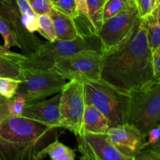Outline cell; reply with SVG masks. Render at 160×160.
<instances>
[{"mask_svg": "<svg viewBox=\"0 0 160 160\" xmlns=\"http://www.w3.org/2000/svg\"><path fill=\"white\" fill-rule=\"evenodd\" d=\"M0 18L7 23L15 34L22 54L28 56L34 52L42 44L35 34L30 33L23 27L16 0H0Z\"/></svg>", "mask_w": 160, "mask_h": 160, "instance_id": "obj_11", "label": "cell"}, {"mask_svg": "<svg viewBox=\"0 0 160 160\" xmlns=\"http://www.w3.org/2000/svg\"><path fill=\"white\" fill-rule=\"evenodd\" d=\"M134 160H160L159 145L146 147L134 156Z\"/></svg>", "mask_w": 160, "mask_h": 160, "instance_id": "obj_28", "label": "cell"}, {"mask_svg": "<svg viewBox=\"0 0 160 160\" xmlns=\"http://www.w3.org/2000/svg\"><path fill=\"white\" fill-rule=\"evenodd\" d=\"M60 93L59 128L69 130L75 136L81 135L83 116L86 106L82 80H70Z\"/></svg>", "mask_w": 160, "mask_h": 160, "instance_id": "obj_7", "label": "cell"}, {"mask_svg": "<svg viewBox=\"0 0 160 160\" xmlns=\"http://www.w3.org/2000/svg\"><path fill=\"white\" fill-rule=\"evenodd\" d=\"M51 1H52V4H53V5H54V4H55V3H56V0H51Z\"/></svg>", "mask_w": 160, "mask_h": 160, "instance_id": "obj_34", "label": "cell"}, {"mask_svg": "<svg viewBox=\"0 0 160 160\" xmlns=\"http://www.w3.org/2000/svg\"><path fill=\"white\" fill-rule=\"evenodd\" d=\"M109 128L107 118L97 108L92 105H86L83 116V134H106Z\"/></svg>", "mask_w": 160, "mask_h": 160, "instance_id": "obj_16", "label": "cell"}, {"mask_svg": "<svg viewBox=\"0 0 160 160\" xmlns=\"http://www.w3.org/2000/svg\"><path fill=\"white\" fill-rule=\"evenodd\" d=\"M67 81L52 69L24 68L17 93L23 95L26 104L35 102L61 92Z\"/></svg>", "mask_w": 160, "mask_h": 160, "instance_id": "obj_6", "label": "cell"}, {"mask_svg": "<svg viewBox=\"0 0 160 160\" xmlns=\"http://www.w3.org/2000/svg\"><path fill=\"white\" fill-rule=\"evenodd\" d=\"M0 34L4 39V45H2L4 49L10 50V48L12 47L20 48V45L15 34L2 18H0Z\"/></svg>", "mask_w": 160, "mask_h": 160, "instance_id": "obj_23", "label": "cell"}, {"mask_svg": "<svg viewBox=\"0 0 160 160\" xmlns=\"http://www.w3.org/2000/svg\"><path fill=\"white\" fill-rule=\"evenodd\" d=\"M102 54L95 51H81L56 59L52 67L66 80H100Z\"/></svg>", "mask_w": 160, "mask_h": 160, "instance_id": "obj_8", "label": "cell"}, {"mask_svg": "<svg viewBox=\"0 0 160 160\" xmlns=\"http://www.w3.org/2000/svg\"><path fill=\"white\" fill-rule=\"evenodd\" d=\"M139 17L135 0H131L124 9L105 20L97 32L103 53L120 44L129 34Z\"/></svg>", "mask_w": 160, "mask_h": 160, "instance_id": "obj_9", "label": "cell"}, {"mask_svg": "<svg viewBox=\"0 0 160 160\" xmlns=\"http://www.w3.org/2000/svg\"><path fill=\"white\" fill-rule=\"evenodd\" d=\"M52 20L56 39L71 41L81 37L76 22L69 16L52 8L48 13Z\"/></svg>", "mask_w": 160, "mask_h": 160, "instance_id": "obj_15", "label": "cell"}, {"mask_svg": "<svg viewBox=\"0 0 160 160\" xmlns=\"http://www.w3.org/2000/svg\"><path fill=\"white\" fill-rule=\"evenodd\" d=\"M111 143L124 156H134L146 148V136L130 123L109 128L106 132Z\"/></svg>", "mask_w": 160, "mask_h": 160, "instance_id": "obj_12", "label": "cell"}, {"mask_svg": "<svg viewBox=\"0 0 160 160\" xmlns=\"http://www.w3.org/2000/svg\"><path fill=\"white\" fill-rule=\"evenodd\" d=\"M160 6L155 8L150 13L144 17L146 23V31L148 45L152 52L160 48Z\"/></svg>", "mask_w": 160, "mask_h": 160, "instance_id": "obj_17", "label": "cell"}, {"mask_svg": "<svg viewBox=\"0 0 160 160\" xmlns=\"http://www.w3.org/2000/svg\"><path fill=\"white\" fill-rule=\"evenodd\" d=\"M26 105L24 97L20 93H17L10 99H6V108L8 112L12 116L20 117Z\"/></svg>", "mask_w": 160, "mask_h": 160, "instance_id": "obj_24", "label": "cell"}, {"mask_svg": "<svg viewBox=\"0 0 160 160\" xmlns=\"http://www.w3.org/2000/svg\"><path fill=\"white\" fill-rule=\"evenodd\" d=\"M152 64L153 73L156 79L160 78V48L152 52Z\"/></svg>", "mask_w": 160, "mask_h": 160, "instance_id": "obj_31", "label": "cell"}, {"mask_svg": "<svg viewBox=\"0 0 160 160\" xmlns=\"http://www.w3.org/2000/svg\"><path fill=\"white\" fill-rule=\"evenodd\" d=\"M76 137L81 160H134L122 154L111 143L106 134L84 133Z\"/></svg>", "mask_w": 160, "mask_h": 160, "instance_id": "obj_10", "label": "cell"}, {"mask_svg": "<svg viewBox=\"0 0 160 160\" xmlns=\"http://www.w3.org/2000/svg\"><path fill=\"white\" fill-rule=\"evenodd\" d=\"M81 51H95L103 54L102 45L97 34L78 37L71 41L56 39L42 43L34 52L25 56L22 62L24 68L49 70L56 59Z\"/></svg>", "mask_w": 160, "mask_h": 160, "instance_id": "obj_4", "label": "cell"}, {"mask_svg": "<svg viewBox=\"0 0 160 160\" xmlns=\"http://www.w3.org/2000/svg\"><path fill=\"white\" fill-rule=\"evenodd\" d=\"M106 1V0H86L89 19L96 32H98L102 24V11Z\"/></svg>", "mask_w": 160, "mask_h": 160, "instance_id": "obj_19", "label": "cell"}, {"mask_svg": "<svg viewBox=\"0 0 160 160\" xmlns=\"http://www.w3.org/2000/svg\"><path fill=\"white\" fill-rule=\"evenodd\" d=\"M128 123L145 136L160 123V79L129 92Z\"/></svg>", "mask_w": 160, "mask_h": 160, "instance_id": "obj_5", "label": "cell"}, {"mask_svg": "<svg viewBox=\"0 0 160 160\" xmlns=\"http://www.w3.org/2000/svg\"><path fill=\"white\" fill-rule=\"evenodd\" d=\"M71 149L68 146L59 142L58 138H56L54 142L50 143L44 150V155L45 156H48L52 160H55L60 157L61 156L65 153L68 152Z\"/></svg>", "mask_w": 160, "mask_h": 160, "instance_id": "obj_25", "label": "cell"}, {"mask_svg": "<svg viewBox=\"0 0 160 160\" xmlns=\"http://www.w3.org/2000/svg\"><path fill=\"white\" fill-rule=\"evenodd\" d=\"M138 9L139 16L142 18L146 17L152 11L151 0H135Z\"/></svg>", "mask_w": 160, "mask_h": 160, "instance_id": "obj_30", "label": "cell"}, {"mask_svg": "<svg viewBox=\"0 0 160 160\" xmlns=\"http://www.w3.org/2000/svg\"><path fill=\"white\" fill-rule=\"evenodd\" d=\"M159 134H160V125L154 127L152 128L148 133L146 137H148V140H146V147H156L159 145Z\"/></svg>", "mask_w": 160, "mask_h": 160, "instance_id": "obj_29", "label": "cell"}, {"mask_svg": "<svg viewBox=\"0 0 160 160\" xmlns=\"http://www.w3.org/2000/svg\"><path fill=\"white\" fill-rule=\"evenodd\" d=\"M130 1L131 0H106L103 6L102 21L104 22L124 9Z\"/></svg>", "mask_w": 160, "mask_h": 160, "instance_id": "obj_21", "label": "cell"}, {"mask_svg": "<svg viewBox=\"0 0 160 160\" xmlns=\"http://www.w3.org/2000/svg\"><path fill=\"white\" fill-rule=\"evenodd\" d=\"M21 15V21L28 31L34 34L38 31V15L33 11L28 0H16Z\"/></svg>", "mask_w": 160, "mask_h": 160, "instance_id": "obj_18", "label": "cell"}, {"mask_svg": "<svg viewBox=\"0 0 160 160\" xmlns=\"http://www.w3.org/2000/svg\"><path fill=\"white\" fill-rule=\"evenodd\" d=\"M100 79L125 93L157 80L153 73L145 18L139 17L129 34L103 53Z\"/></svg>", "mask_w": 160, "mask_h": 160, "instance_id": "obj_1", "label": "cell"}, {"mask_svg": "<svg viewBox=\"0 0 160 160\" xmlns=\"http://www.w3.org/2000/svg\"><path fill=\"white\" fill-rule=\"evenodd\" d=\"M28 2L38 16L48 14L53 8L51 0H28Z\"/></svg>", "mask_w": 160, "mask_h": 160, "instance_id": "obj_27", "label": "cell"}, {"mask_svg": "<svg viewBox=\"0 0 160 160\" xmlns=\"http://www.w3.org/2000/svg\"><path fill=\"white\" fill-rule=\"evenodd\" d=\"M154 2H155V0H151V7H152V8H153V5H154Z\"/></svg>", "mask_w": 160, "mask_h": 160, "instance_id": "obj_33", "label": "cell"}, {"mask_svg": "<svg viewBox=\"0 0 160 160\" xmlns=\"http://www.w3.org/2000/svg\"><path fill=\"white\" fill-rule=\"evenodd\" d=\"M75 157H76V155H75L74 150L70 149L68 152L65 153V154L55 160H74Z\"/></svg>", "mask_w": 160, "mask_h": 160, "instance_id": "obj_32", "label": "cell"}, {"mask_svg": "<svg viewBox=\"0 0 160 160\" xmlns=\"http://www.w3.org/2000/svg\"><path fill=\"white\" fill-rule=\"evenodd\" d=\"M86 105H92L107 118L110 128L128 123L130 95L100 80H83Z\"/></svg>", "mask_w": 160, "mask_h": 160, "instance_id": "obj_3", "label": "cell"}, {"mask_svg": "<svg viewBox=\"0 0 160 160\" xmlns=\"http://www.w3.org/2000/svg\"><path fill=\"white\" fill-rule=\"evenodd\" d=\"M61 93L59 92L48 100L26 105L21 117L39 122L53 128H59L60 112L59 101Z\"/></svg>", "mask_w": 160, "mask_h": 160, "instance_id": "obj_13", "label": "cell"}, {"mask_svg": "<svg viewBox=\"0 0 160 160\" xmlns=\"http://www.w3.org/2000/svg\"><path fill=\"white\" fill-rule=\"evenodd\" d=\"M38 31L48 42H54L56 39L52 20L48 14L38 16Z\"/></svg>", "mask_w": 160, "mask_h": 160, "instance_id": "obj_20", "label": "cell"}, {"mask_svg": "<svg viewBox=\"0 0 160 160\" xmlns=\"http://www.w3.org/2000/svg\"><path fill=\"white\" fill-rule=\"evenodd\" d=\"M53 8L59 12L69 16L73 20L78 17L77 6L75 0H56Z\"/></svg>", "mask_w": 160, "mask_h": 160, "instance_id": "obj_26", "label": "cell"}, {"mask_svg": "<svg viewBox=\"0 0 160 160\" xmlns=\"http://www.w3.org/2000/svg\"><path fill=\"white\" fill-rule=\"evenodd\" d=\"M0 97H1V96H0Z\"/></svg>", "mask_w": 160, "mask_h": 160, "instance_id": "obj_36", "label": "cell"}, {"mask_svg": "<svg viewBox=\"0 0 160 160\" xmlns=\"http://www.w3.org/2000/svg\"><path fill=\"white\" fill-rule=\"evenodd\" d=\"M59 128L8 112L0 97V157L2 160H42L45 148L58 138Z\"/></svg>", "mask_w": 160, "mask_h": 160, "instance_id": "obj_2", "label": "cell"}, {"mask_svg": "<svg viewBox=\"0 0 160 160\" xmlns=\"http://www.w3.org/2000/svg\"><path fill=\"white\" fill-rule=\"evenodd\" d=\"M21 81L12 78H0V96L6 99H10L17 94Z\"/></svg>", "mask_w": 160, "mask_h": 160, "instance_id": "obj_22", "label": "cell"}, {"mask_svg": "<svg viewBox=\"0 0 160 160\" xmlns=\"http://www.w3.org/2000/svg\"><path fill=\"white\" fill-rule=\"evenodd\" d=\"M0 160H2V159H1V157H0Z\"/></svg>", "mask_w": 160, "mask_h": 160, "instance_id": "obj_35", "label": "cell"}, {"mask_svg": "<svg viewBox=\"0 0 160 160\" xmlns=\"http://www.w3.org/2000/svg\"><path fill=\"white\" fill-rule=\"evenodd\" d=\"M25 55L6 50L0 45V78H7L20 80L23 78L22 66Z\"/></svg>", "mask_w": 160, "mask_h": 160, "instance_id": "obj_14", "label": "cell"}]
</instances>
